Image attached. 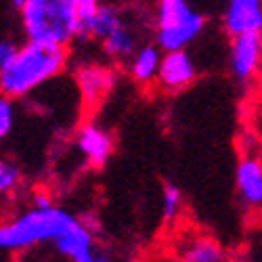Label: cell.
Segmentation results:
<instances>
[{
  "label": "cell",
  "mask_w": 262,
  "mask_h": 262,
  "mask_svg": "<svg viewBox=\"0 0 262 262\" xmlns=\"http://www.w3.org/2000/svg\"><path fill=\"white\" fill-rule=\"evenodd\" d=\"M124 15L120 13V9L112 7V5H103L97 9V13L91 17V21L82 28V36L80 38H93V40H103L109 32H114L118 26L124 24Z\"/></svg>",
  "instance_id": "obj_15"
},
{
  "label": "cell",
  "mask_w": 262,
  "mask_h": 262,
  "mask_svg": "<svg viewBox=\"0 0 262 262\" xmlns=\"http://www.w3.org/2000/svg\"><path fill=\"white\" fill-rule=\"evenodd\" d=\"M198 80V65L187 49L162 53L156 82L168 93H181Z\"/></svg>",
  "instance_id": "obj_7"
},
{
  "label": "cell",
  "mask_w": 262,
  "mask_h": 262,
  "mask_svg": "<svg viewBox=\"0 0 262 262\" xmlns=\"http://www.w3.org/2000/svg\"><path fill=\"white\" fill-rule=\"evenodd\" d=\"M17 49L19 45L11 38H3L0 40V70L7 68V65L13 61V57L17 55Z\"/></svg>",
  "instance_id": "obj_20"
},
{
  "label": "cell",
  "mask_w": 262,
  "mask_h": 262,
  "mask_svg": "<svg viewBox=\"0 0 262 262\" xmlns=\"http://www.w3.org/2000/svg\"><path fill=\"white\" fill-rule=\"evenodd\" d=\"M68 65V49L45 47L36 42L19 45L17 55L0 70V95L15 101L55 80Z\"/></svg>",
  "instance_id": "obj_1"
},
{
  "label": "cell",
  "mask_w": 262,
  "mask_h": 262,
  "mask_svg": "<svg viewBox=\"0 0 262 262\" xmlns=\"http://www.w3.org/2000/svg\"><path fill=\"white\" fill-rule=\"evenodd\" d=\"M160 59H162V51L158 45H139V49L133 53L126 63H128V72L130 78L139 84H151L156 82L158 76V68H160Z\"/></svg>",
  "instance_id": "obj_13"
},
{
  "label": "cell",
  "mask_w": 262,
  "mask_h": 262,
  "mask_svg": "<svg viewBox=\"0 0 262 262\" xmlns=\"http://www.w3.org/2000/svg\"><path fill=\"white\" fill-rule=\"evenodd\" d=\"M160 208H162V223L166 227H170L179 221V216L183 214V208H185V195H183L179 185H174V183L164 185Z\"/></svg>",
  "instance_id": "obj_17"
},
{
  "label": "cell",
  "mask_w": 262,
  "mask_h": 262,
  "mask_svg": "<svg viewBox=\"0 0 262 262\" xmlns=\"http://www.w3.org/2000/svg\"><path fill=\"white\" fill-rule=\"evenodd\" d=\"M76 216L59 206H30L9 221H0V252H24L49 246L72 227Z\"/></svg>",
  "instance_id": "obj_3"
},
{
  "label": "cell",
  "mask_w": 262,
  "mask_h": 262,
  "mask_svg": "<svg viewBox=\"0 0 262 262\" xmlns=\"http://www.w3.org/2000/svg\"><path fill=\"white\" fill-rule=\"evenodd\" d=\"M206 17L195 11L191 0H158L156 45L162 53L189 49L202 36Z\"/></svg>",
  "instance_id": "obj_4"
},
{
  "label": "cell",
  "mask_w": 262,
  "mask_h": 262,
  "mask_svg": "<svg viewBox=\"0 0 262 262\" xmlns=\"http://www.w3.org/2000/svg\"><path fill=\"white\" fill-rule=\"evenodd\" d=\"M237 195L248 208L258 210L262 204V162L258 154H248L239 160L235 170Z\"/></svg>",
  "instance_id": "obj_10"
},
{
  "label": "cell",
  "mask_w": 262,
  "mask_h": 262,
  "mask_svg": "<svg viewBox=\"0 0 262 262\" xmlns=\"http://www.w3.org/2000/svg\"><path fill=\"white\" fill-rule=\"evenodd\" d=\"M21 30L28 42L68 49L82 36V21L74 0H24Z\"/></svg>",
  "instance_id": "obj_2"
},
{
  "label": "cell",
  "mask_w": 262,
  "mask_h": 262,
  "mask_svg": "<svg viewBox=\"0 0 262 262\" xmlns=\"http://www.w3.org/2000/svg\"><path fill=\"white\" fill-rule=\"evenodd\" d=\"M179 262H231L227 248L206 233H189L177 248Z\"/></svg>",
  "instance_id": "obj_9"
},
{
  "label": "cell",
  "mask_w": 262,
  "mask_h": 262,
  "mask_svg": "<svg viewBox=\"0 0 262 262\" xmlns=\"http://www.w3.org/2000/svg\"><path fill=\"white\" fill-rule=\"evenodd\" d=\"M76 149L91 168H103L114 156V137L95 122L84 124L76 135Z\"/></svg>",
  "instance_id": "obj_8"
},
{
  "label": "cell",
  "mask_w": 262,
  "mask_h": 262,
  "mask_svg": "<svg viewBox=\"0 0 262 262\" xmlns=\"http://www.w3.org/2000/svg\"><path fill=\"white\" fill-rule=\"evenodd\" d=\"M101 42L103 47V53L114 59V61H122L126 63L130 57H133V53L139 49V36L135 34V30L130 28L126 21L122 26H118L114 32H109Z\"/></svg>",
  "instance_id": "obj_14"
},
{
  "label": "cell",
  "mask_w": 262,
  "mask_h": 262,
  "mask_svg": "<svg viewBox=\"0 0 262 262\" xmlns=\"http://www.w3.org/2000/svg\"><path fill=\"white\" fill-rule=\"evenodd\" d=\"M11 3H13V7H17V9H19L21 5H24V0H11Z\"/></svg>",
  "instance_id": "obj_22"
},
{
  "label": "cell",
  "mask_w": 262,
  "mask_h": 262,
  "mask_svg": "<svg viewBox=\"0 0 262 262\" xmlns=\"http://www.w3.org/2000/svg\"><path fill=\"white\" fill-rule=\"evenodd\" d=\"M225 30L229 36L262 32V0H229L225 9Z\"/></svg>",
  "instance_id": "obj_12"
},
{
  "label": "cell",
  "mask_w": 262,
  "mask_h": 262,
  "mask_svg": "<svg viewBox=\"0 0 262 262\" xmlns=\"http://www.w3.org/2000/svg\"><path fill=\"white\" fill-rule=\"evenodd\" d=\"M262 63V32H248L231 36L229 68L231 76L239 84H250L256 80Z\"/></svg>",
  "instance_id": "obj_5"
},
{
  "label": "cell",
  "mask_w": 262,
  "mask_h": 262,
  "mask_svg": "<svg viewBox=\"0 0 262 262\" xmlns=\"http://www.w3.org/2000/svg\"><path fill=\"white\" fill-rule=\"evenodd\" d=\"M24 185V170L21 166L11 160L0 156V202H5L21 189Z\"/></svg>",
  "instance_id": "obj_16"
},
{
  "label": "cell",
  "mask_w": 262,
  "mask_h": 262,
  "mask_svg": "<svg viewBox=\"0 0 262 262\" xmlns=\"http://www.w3.org/2000/svg\"><path fill=\"white\" fill-rule=\"evenodd\" d=\"M32 206H38V208H45V206H53V198L49 191H36L32 195Z\"/></svg>",
  "instance_id": "obj_21"
},
{
  "label": "cell",
  "mask_w": 262,
  "mask_h": 262,
  "mask_svg": "<svg viewBox=\"0 0 262 262\" xmlns=\"http://www.w3.org/2000/svg\"><path fill=\"white\" fill-rule=\"evenodd\" d=\"M53 246L70 262H112V258L97 248L95 231H91L80 218H76L72 227L55 239Z\"/></svg>",
  "instance_id": "obj_6"
},
{
  "label": "cell",
  "mask_w": 262,
  "mask_h": 262,
  "mask_svg": "<svg viewBox=\"0 0 262 262\" xmlns=\"http://www.w3.org/2000/svg\"><path fill=\"white\" fill-rule=\"evenodd\" d=\"M74 3H76L80 21H82V28L89 24L91 17H93V15L97 13V9L101 7V0H74Z\"/></svg>",
  "instance_id": "obj_19"
},
{
  "label": "cell",
  "mask_w": 262,
  "mask_h": 262,
  "mask_svg": "<svg viewBox=\"0 0 262 262\" xmlns=\"http://www.w3.org/2000/svg\"><path fill=\"white\" fill-rule=\"evenodd\" d=\"M76 84L86 105H99L114 89V74L105 65L86 63L76 72Z\"/></svg>",
  "instance_id": "obj_11"
},
{
  "label": "cell",
  "mask_w": 262,
  "mask_h": 262,
  "mask_svg": "<svg viewBox=\"0 0 262 262\" xmlns=\"http://www.w3.org/2000/svg\"><path fill=\"white\" fill-rule=\"evenodd\" d=\"M15 126V107L13 101L0 95V143H3Z\"/></svg>",
  "instance_id": "obj_18"
}]
</instances>
